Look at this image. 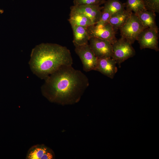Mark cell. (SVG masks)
Here are the masks:
<instances>
[{
    "mask_svg": "<svg viewBox=\"0 0 159 159\" xmlns=\"http://www.w3.org/2000/svg\"><path fill=\"white\" fill-rule=\"evenodd\" d=\"M45 79L42 87L44 95L63 105L79 102L89 85L87 77L72 65L61 66Z\"/></svg>",
    "mask_w": 159,
    "mask_h": 159,
    "instance_id": "1",
    "label": "cell"
},
{
    "mask_svg": "<svg viewBox=\"0 0 159 159\" xmlns=\"http://www.w3.org/2000/svg\"><path fill=\"white\" fill-rule=\"evenodd\" d=\"M29 64L32 71L45 79L63 65H72L70 50L66 47L52 43H42L32 52Z\"/></svg>",
    "mask_w": 159,
    "mask_h": 159,
    "instance_id": "2",
    "label": "cell"
},
{
    "mask_svg": "<svg viewBox=\"0 0 159 159\" xmlns=\"http://www.w3.org/2000/svg\"><path fill=\"white\" fill-rule=\"evenodd\" d=\"M146 28L137 16L132 13L124 24L119 29L121 37L131 44L137 40L138 36Z\"/></svg>",
    "mask_w": 159,
    "mask_h": 159,
    "instance_id": "3",
    "label": "cell"
},
{
    "mask_svg": "<svg viewBox=\"0 0 159 159\" xmlns=\"http://www.w3.org/2000/svg\"><path fill=\"white\" fill-rule=\"evenodd\" d=\"M111 57L119 66L121 64L135 54V51L132 44L121 37L112 44Z\"/></svg>",
    "mask_w": 159,
    "mask_h": 159,
    "instance_id": "4",
    "label": "cell"
},
{
    "mask_svg": "<svg viewBox=\"0 0 159 159\" xmlns=\"http://www.w3.org/2000/svg\"><path fill=\"white\" fill-rule=\"evenodd\" d=\"M73 44L75 51L82 63L84 70L86 72L95 70L98 58L95 55L89 43L81 45Z\"/></svg>",
    "mask_w": 159,
    "mask_h": 159,
    "instance_id": "5",
    "label": "cell"
},
{
    "mask_svg": "<svg viewBox=\"0 0 159 159\" xmlns=\"http://www.w3.org/2000/svg\"><path fill=\"white\" fill-rule=\"evenodd\" d=\"M91 37H96L109 41L112 44L117 40L116 32L110 24H96L87 28Z\"/></svg>",
    "mask_w": 159,
    "mask_h": 159,
    "instance_id": "6",
    "label": "cell"
},
{
    "mask_svg": "<svg viewBox=\"0 0 159 159\" xmlns=\"http://www.w3.org/2000/svg\"><path fill=\"white\" fill-rule=\"evenodd\" d=\"M158 33V30L150 28H146L143 30L137 39L140 49L149 48L159 51Z\"/></svg>",
    "mask_w": 159,
    "mask_h": 159,
    "instance_id": "7",
    "label": "cell"
},
{
    "mask_svg": "<svg viewBox=\"0 0 159 159\" xmlns=\"http://www.w3.org/2000/svg\"><path fill=\"white\" fill-rule=\"evenodd\" d=\"M89 42L90 48L98 58L111 57L112 44L109 41L96 37H91Z\"/></svg>",
    "mask_w": 159,
    "mask_h": 159,
    "instance_id": "8",
    "label": "cell"
},
{
    "mask_svg": "<svg viewBox=\"0 0 159 159\" xmlns=\"http://www.w3.org/2000/svg\"><path fill=\"white\" fill-rule=\"evenodd\" d=\"M103 6H100L85 5L72 6L70 10L80 13L88 18L94 24L100 20Z\"/></svg>",
    "mask_w": 159,
    "mask_h": 159,
    "instance_id": "9",
    "label": "cell"
},
{
    "mask_svg": "<svg viewBox=\"0 0 159 159\" xmlns=\"http://www.w3.org/2000/svg\"><path fill=\"white\" fill-rule=\"evenodd\" d=\"M116 64V61L111 57L98 58L95 70L112 79L117 71Z\"/></svg>",
    "mask_w": 159,
    "mask_h": 159,
    "instance_id": "10",
    "label": "cell"
},
{
    "mask_svg": "<svg viewBox=\"0 0 159 159\" xmlns=\"http://www.w3.org/2000/svg\"><path fill=\"white\" fill-rule=\"evenodd\" d=\"M73 34V44L81 45L89 43L90 37L86 27L72 25Z\"/></svg>",
    "mask_w": 159,
    "mask_h": 159,
    "instance_id": "11",
    "label": "cell"
},
{
    "mask_svg": "<svg viewBox=\"0 0 159 159\" xmlns=\"http://www.w3.org/2000/svg\"><path fill=\"white\" fill-rule=\"evenodd\" d=\"M135 14L145 27L158 30L155 21V12L146 10Z\"/></svg>",
    "mask_w": 159,
    "mask_h": 159,
    "instance_id": "12",
    "label": "cell"
},
{
    "mask_svg": "<svg viewBox=\"0 0 159 159\" xmlns=\"http://www.w3.org/2000/svg\"><path fill=\"white\" fill-rule=\"evenodd\" d=\"M68 20L71 26L77 25L87 28L94 24L87 16L80 13L71 10Z\"/></svg>",
    "mask_w": 159,
    "mask_h": 159,
    "instance_id": "13",
    "label": "cell"
},
{
    "mask_svg": "<svg viewBox=\"0 0 159 159\" xmlns=\"http://www.w3.org/2000/svg\"><path fill=\"white\" fill-rule=\"evenodd\" d=\"M132 12L126 9L123 11L111 16L109 21L116 32L124 24Z\"/></svg>",
    "mask_w": 159,
    "mask_h": 159,
    "instance_id": "14",
    "label": "cell"
},
{
    "mask_svg": "<svg viewBox=\"0 0 159 159\" xmlns=\"http://www.w3.org/2000/svg\"><path fill=\"white\" fill-rule=\"evenodd\" d=\"M103 9L108 11L112 16L121 13L125 10L124 3H122L120 0L106 1Z\"/></svg>",
    "mask_w": 159,
    "mask_h": 159,
    "instance_id": "15",
    "label": "cell"
},
{
    "mask_svg": "<svg viewBox=\"0 0 159 159\" xmlns=\"http://www.w3.org/2000/svg\"><path fill=\"white\" fill-rule=\"evenodd\" d=\"M124 4L126 10L135 14L146 10L142 0H127Z\"/></svg>",
    "mask_w": 159,
    "mask_h": 159,
    "instance_id": "16",
    "label": "cell"
},
{
    "mask_svg": "<svg viewBox=\"0 0 159 159\" xmlns=\"http://www.w3.org/2000/svg\"><path fill=\"white\" fill-rule=\"evenodd\" d=\"M49 151L47 148L44 147L36 148L30 152L28 156V158L41 159L44 154Z\"/></svg>",
    "mask_w": 159,
    "mask_h": 159,
    "instance_id": "17",
    "label": "cell"
},
{
    "mask_svg": "<svg viewBox=\"0 0 159 159\" xmlns=\"http://www.w3.org/2000/svg\"><path fill=\"white\" fill-rule=\"evenodd\" d=\"M147 10L159 12V0H142Z\"/></svg>",
    "mask_w": 159,
    "mask_h": 159,
    "instance_id": "18",
    "label": "cell"
},
{
    "mask_svg": "<svg viewBox=\"0 0 159 159\" xmlns=\"http://www.w3.org/2000/svg\"><path fill=\"white\" fill-rule=\"evenodd\" d=\"M105 0H73L74 5H92L100 6L104 4Z\"/></svg>",
    "mask_w": 159,
    "mask_h": 159,
    "instance_id": "19",
    "label": "cell"
},
{
    "mask_svg": "<svg viewBox=\"0 0 159 159\" xmlns=\"http://www.w3.org/2000/svg\"><path fill=\"white\" fill-rule=\"evenodd\" d=\"M111 16V14L108 11L102 9L100 20L96 24H104L109 23V20Z\"/></svg>",
    "mask_w": 159,
    "mask_h": 159,
    "instance_id": "20",
    "label": "cell"
},
{
    "mask_svg": "<svg viewBox=\"0 0 159 159\" xmlns=\"http://www.w3.org/2000/svg\"><path fill=\"white\" fill-rule=\"evenodd\" d=\"M4 12V11L3 10H2L0 9V13L2 14Z\"/></svg>",
    "mask_w": 159,
    "mask_h": 159,
    "instance_id": "21",
    "label": "cell"
}]
</instances>
